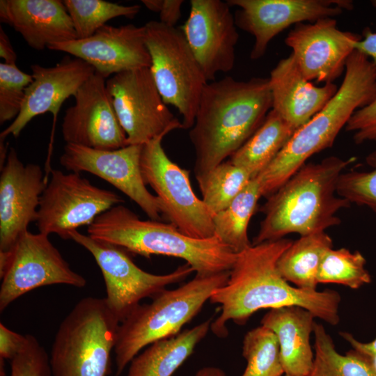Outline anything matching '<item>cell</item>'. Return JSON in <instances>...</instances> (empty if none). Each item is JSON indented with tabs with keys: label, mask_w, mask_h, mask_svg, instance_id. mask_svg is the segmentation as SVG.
I'll return each mask as SVG.
<instances>
[{
	"label": "cell",
	"mask_w": 376,
	"mask_h": 376,
	"mask_svg": "<svg viewBox=\"0 0 376 376\" xmlns=\"http://www.w3.org/2000/svg\"><path fill=\"white\" fill-rule=\"evenodd\" d=\"M292 242L285 238L265 242L237 253L228 281L210 299L211 303L221 305V309L211 323L214 335L226 336V324L230 320L244 324L260 309L289 306L302 307L331 325L339 323L341 297L338 292L292 286L278 271L277 261Z\"/></svg>",
	"instance_id": "obj_1"
},
{
	"label": "cell",
	"mask_w": 376,
	"mask_h": 376,
	"mask_svg": "<svg viewBox=\"0 0 376 376\" xmlns=\"http://www.w3.org/2000/svg\"><path fill=\"white\" fill-rule=\"evenodd\" d=\"M272 104L268 78L226 77L208 82L189 134L196 178L230 157L261 125Z\"/></svg>",
	"instance_id": "obj_2"
},
{
	"label": "cell",
	"mask_w": 376,
	"mask_h": 376,
	"mask_svg": "<svg viewBox=\"0 0 376 376\" xmlns=\"http://www.w3.org/2000/svg\"><path fill=\"white\" fill-rule=\"evenodd\" d=\"M352 161L330 156L318 163L304 164L267 197L261 208L265 217L252 245L280 240L290 233L304 236L324 231L338 225L337 213L350 203L337 194V184Z\"/></svg>",
	"instance_id": "obj_3"
},
{
	"label": "cell",
	"mask_w": 376,
	"mask_h": 376,
	"mask_svg": "<svg viewBox=\"0 0 376 376\" xmlns=\"http://www.w3.org/2000/svg\"><path fill=\"white\" fill-rule=\"evenodd\" d=\"M376 96V67L354 50L336 94L310 120L295 132L269 166L256 178L262 196L275 192L306 161L334 144L352 114Z\"/></svg>",
	"instance_id": "obj_4"
},
{
	"label": "cell",
	"mask_w": 376,
	"mask_h": 376,
	"mask_svg": "<svg viewBox=\"0 0 376 376\" xmlns=\"http://www.w3.org/2000/svg\"><path fill=\"white\" fill-rule=\"evenodd\" d=\"M91 237L145 257L162 255L183 259L198 275L230 271L237 253L215 236L196 239L172 224L142 220L123 204L100 214L88 226Z\"/></svg>",
	"instance_id": "obj_5"
},
{
	"label": "cell",
	"mask_w": 376,
	"mask_h": 376,
	"mask_svg": "<svg viewBox=\"0 0 376 376\" xmlns=\"http://www.w3.org/2000/svg\"><path fill=\"white\" fill-rule=\"evenodd\" d=\"M229 275L230 271L196 274L177 288L162 290L150 303L139 304L118 327L113 350L116 376L143 348L178 334L212 293L226 283Z\"/></svg>",
	"instance_id": "obj_6"
},
{
	"label": "cell",
	"mask_w": 376,
	"mask_h": 376,
	"mask_svg": "<svg viewBox=\"0 0 376 376\" xmlns=\"http://www.w3.org/2000/svg\"><path fill=\"white\" fill-rule=\"evenodd\" d=\"M120 323L105 298L79 300L56 333L52 376H108Z\"/></svg>",
	"instance_id": "obj_7"
},
{
	"label": "cell",
	"mask_w": 376,
	"mask_h": 376,
	"mask_svg": "<svg viewBox=\"0 0 376 376\" xmlns=\"http://www.w3.org/2000/svg\"><path fill=\"white\" fill-rule=\"evenodd\" d=\"M150 70L166 104L178 109L183 129H191L208 83L180 29L151 20L144 25Z\"/></svg>",
	"instance_id": "obj_8"
},
{
	"label": "cell",
	"mask_w": 376,
	"mask_h": 376,
	"mask_svg": "<svg viewBox=\"0 0 376 376\" xmlns=\"http://www.w3.org/2000/svg\"><path fill=\"white\" fill-rule=\"evenodd\" d=\"M158 136L142 146L141 171L143 182L156 193L161 213L184 234L196 239L214 237V214L194 192L189 171L165 152Z\"/></svg>",
	"instance_id": "obj_9"
},
{
	"label": "cell",
	"mask_w": 376,
	"mask_h": 376,
	"mask_svg": "<svg viewBox=\"0 0 376 376\" xmlns=\"http://www.w3.org/2000/svg\"><path fill=\"white\" fill-rule=\"evenodd\" d=\"M88 251L100 267L106 285L107 305L122 322L146 297H154L166 287L184 281L194 269L185 263L166 274H154L139 268L123 249L99 241L75 230L70 234Z\"/></svg>",
	"instance_id": "obj_10"
},
{
	"label": "cell",
	"mask_w": 376,
	"mask_h": 376,
	"mask_svg": "<svg viewBox=\"0 0 376 376\" xmlns=\"http://www.w3.org/2000/svg\"><path fill=\"white\" fill-rule=\"evenodd\" d=\"M48 236L26 230L9 251H0L1 312L18 297L41 286L86 285L85 278L70 268Z\"/></svg>",
	"instance_id": "obj_11"
},
{
	"label": "cell",
	"mask_w": 376,
	"mask_h": 376,
	"mask_svg": "<svg viewBox=\"0 0 376 376\" xmlns=\"http://www.w3.org/2000/svg\"><path fill=\"white\" fill-rule=\"evenodd\" d=\"M40 197L36 224L39 233L64 240L124 200L115 192L93 185L79 173L51 169Z\"/></svg>",
	"instance_id": "obj_12"
},
{
	"label": "cell",
	"mask_w": 376,
	"mask_h": 376,
	"mask_svg": "<svg viewBox=\"0 0 376 376\" xmlns=\"http://www.w3.org/2000/svg\"><path fill=\"white\" fill-rule=\"evenodd\" d=\"M127 145H143L177 129L180 122L164 102L150 68L122 72L106 81Z\"/></svg>",
	"instance_id": "obj_13"
},
{
	"label": "cell",
	"mask_w": 376,
	"mask_h": 376,
	"mask_svg": "<svg viewBox=\"0 0 376 376\" xmlns=\"http://www.w3.org/2000/svg\"><path fill=\"white\" fill-rule=\"evenodd\" d=\"M237 7V27L250 33L254 43L250 53L252 60L265 54L270 41L291 25L314 22L320 19L340 15L343 9L353 7L347 0H228Z\"/></svg>",
	"instance_id": "obj_14"
},
{
	"label": "cell",
	"mask_w": 376,
	"mask_h": 376,
	"mask_svg": "<svg viewBox=\"0 0 376 376\" xmlns=\"http://www.w3.org/2000/svg\"><path fill=\"white\" fill-rule=\"evenodd\" d=\"M142 146L98 150L65 143L59 162L71 172H88L106 180L136 203L150 219L159 221V201L148 190L141 175Z\"/></svg>",
	"instance_id": "obj_15"
},
{
	"label": "cell",
	"mask_w": 376,
	"mask_h": 376,
	"mask_svg": "<svg viewBox=\"0 0 376 376\" xmlns=\"http://www.w3.org/2000/svg\"><path fill=\"white\" fill-rule=\"evenodd\" d=\"M226 1L191 0L188 18L180 28L207 81L234 67L239 34Z\"/></svg>",
	"instance_id": "obj_16"
},
{
	"label": "cell",
	"mask_w": 376,
	"mask_h": 376,
	"mask_svg": "<svg viewBox=\"0 0 376 376\" xmlns=\"http://www.w3.org/2000/svg\"><path fill=\"white\" fill-rule=\"evenodd\" d=\"M105 79L92 75L73 96L75 104L68 107L61 125L66 143L98 150H116L127 146L110 96Z\"/></svg>",
	"instance_id": "obj_17"
},
{
	"label": "cell",
	"mask_w": 376,
	"mask_h": 376,
	"mask_svg": "<svg viewBox=\"0 0 376 376\" xmlns=\"http://www.w3.org/2000/svg\"><path fill=\"white\" fill-rule=\"evenodd\" d=\"M359 35L342 31L334 17L295 25L285 43L303 75L310 81L333 83L345 70Z\"/></svg>",
	"instance_id": "obj_18"
},
{
	"label": "cell",
	"mask_w": 376,
	"mask_h": 376,
	"mask_svg": "<svg viewBox=\"0 0 376 376\" xmlns=\"http://www.w3.org/2000/svg\"><path fill=\"white\" fill-rule=\"evenodd\" d=\"M48 49L86 61L104 79L151 65L145 42V27L132 24L119 26L106 24L88 38L56 43Z\"/></svg>",
	"instance_id": "obj_19"
},
{
	"label": "cell",
	"mask_w": 376,
	"mask_h": 376,
	"mask_svg": "<svg viewBox=\"0 0 376 376\" xmlns=\"http://www.w3.org/2000/svg\"><path fill=\"white\" fill-rule=\"evenodd\" d=\"M41 167L24 165L10 148L0 175V251H9L36 221L40 197L47 184Z\"/></svg>",
	"instance_id": "obj_20"
},
{
	"label": "cell",
	"mask_w": 376,
	"mask_h": 376,
	"mask_svg": "<svg viewBox=\"0 0 376 376\" xmlns=\"http://www.w3.org/2000/svg\"><path fill=\"white\" fill-rule=\"evenodd\" d=\"M33 81L25 90L21 111L17 118L0 134V139L8 135L17 138L36 116L50 112L54 122L63 102L74 96L79 88L95 73L86 61L78 58L63 59L53 67L38 64L31 65Z\"/></svg>",
	"instance_id": "obj_21"
},
{
	"label": "cell",
	"mask_w": 376,
	"mask_h": 376,
	"mask_svg": "<svg viewBox=\"0 0 376 376\" xmlns=\"http://www.w3.org/2000/svg\"><path fill=\"white\" fill-rule=\"evenodd\" d=\"M268 79L272 109L295 131L318 113L338 89L334 83L313 85L301 72L292 54L279 61Z\"/></svg>",
	"instance_id": "obj_22"
},
{
	"label": "cell",
	"mask_w": 376,
	"mask_h": 376,
	"mask_svg": "<svg viewBox=\"0 0 376 376\" xmlns=\"http://www.w3.org/2000/svg\"><path fill=\"white\" fill-rule=\"evenodd\" d=\"M0 20L13 27L36 50L77 39L63 1L1 0Z\"/></svg>",
	"instance_id": "obj_23"
},
{
	"label": "cell",
	"mask_w": 376,
	"mask_h": 376,
	"mask_svg": "<svg viewBox=\"0 0 376 376\" xmlns=\"http://www.w3.org/2000/svg\"><path fill=\"white\" fill-rule=\"evenodd\" d=\"M314 318L309 311L298 306L271 308L263 317L261 325L272 330L278 339L285 375H309L314 361L310 343Z\"/></svg>",
	"instance_id": "obj_24"
},
{
	"label": "cell",
	"mask_w": 376,
	"mask_h": 376,
	"mask_svg": "<svg viewBox=\"0 0 376 376\" xmlns=\"http://www.w3.org/2000/svg\"><path fill=\"white\" fill-rule=\"evenodd\" d=\"M212 319L178 334L157 340L130 362L127 376H172L205 337Z\"/></svg>",
	"instance_id": "obj_25"
},
{
	"label": "cell",
	"mask_w": 376,
	"mask_h": 376,
	"mask_svg": "<svg viewBox=\"0 0 376 376\" xmlns=\"http://www.w3.org/2000/svg\"><path fill=\"white\" fill-rule=\"evenodd\" d=\"M295 132L279 114L271 109L261 125L229 160L247 171L254 178L274 160Z\"/></svg>",
	"instance_id": "obj_26"
},
{
	"label": "cell",
	"mask_w": 376,
	"mask_h": 376,
	"mask_svg": "<svg viewBox=\"0 0 376 376\" xmlns=\"http://www.w3.org/2000/svg\"><path fill=\"white\" fill-rule=\"evenodd\" d=\"M333 248V242L324 231L301 236L283 252L277 261L282 277L297 288L315 290L317 275L325 253Z\"/></svg>",
	"instance_id": "obj_27"
},
{
	"label": "cell",
	"mask_w": 376,
	"mask_h": 376,
	"mask_svg": "<svg viewBox=\"0 0 376 376\" xmlns=\"http://www.w3.org/2000/svg\"><path fill=\"white\" fill-rule=\"evenodd\" d=\"M261 196L258 179L252 178L225 209L213 217L214 236L237 253L252 245L248 226Z\"/></svg>",
	"instance_id": "obj_28"
},
{
	"label": "cell",
	"mask_w": 376,
	"mask_h": 376,
	"mask_svg": "<svg viewBox=\"0 0 376 376\" xmlns=\"http://www.w3.org/2000/svg\"><path fill=\"white\" fill-rule=\"evenodd\" d=\"M313 334L314 361L308 376H376L369 358L354 350L338 353L322 324L315 323Z\"/></svg>",
	"instance_id": "obj_29"
},
{
	"label": "cell",
	"mask_w": 376,
	"mask_h": 376,
	"mask_svg": "<svg viewBox=\"0 0 376 376\" xmlns=\"http://www.w3.org/2000/svg\"><path fill=\"white\" fill-rule=\"evenodd\" d=\"M251 179L247 171L230 160L196 178L202 200L214 215L225 209Z\"/></svg>",
	"instance_id": "obj_30"
},
{
	"label": "cell",
	"mask_w": 376,
	"mask_h": 376,
	"mask_svg": "<svg viewBox=\"0 0 376 376\" xmlns=\"http://www.w3.org/2000/svg\"><path fill=\"white\" fill-rule=\"evenodd\" d=\"M77 38L93 35L106 23L117 17H134L140 11L138 4L123 6L104 0H64Z\"/></svg>",
	"instance_id": "obj_31"
},
{
	"label": "cell",
	"mask_w": 376,
	"mask_h": 376,
	"mask_svg": "<svg viewBox=\"0 0 376 376\" xmlns=\"http://www.w3.org/2000/svg\"><path fill=\"white\" fill-rule=\"evenodd\" d=\"M242 355L247 365L242 376H282L285 374L278 339L266 327L261 325L245 334Z\"/></svg>",
	"instance_id": "obj_32"
},
{
	"label": "cell",
	"mask_w": 376,
	"mask_h": 376,
	"mask_svg": "<svg viewBox=\"0 0 376 376\" xmlns=\"http://www.w3.org/2000/svg\"><path fill=\"white\" fill-rule=\"evenodd\" d=\"M366 260L358 251L346 248L329 249L324 255L317 275L318 283H336L358 289L371 282Z\"/></svg>",
	"instance_id": "obj_33"
},
{
	"label": "cell",
	"mask_w": 376,
	"mask_h": 376,
	"mask_svg": "<svg viewBox=\"0 0 376 376\" xmlns=\"http://www.w3.org/2000/svg\"><path fill=\"white\" fill-rule=\"evenodd\" d=\"M368 171L343 173L337 184V194L350 203L368 207L376 213V150L366 158Z\"/></svg>",
	"instance_id": "obj_34"
},
{
	"label": "cell",
	"mask_w": 376,
	"mask_h": 376,
	"mask_svg": "<svg viewBox=\"0 0 376 376\" xmlns=\"http://www.w3.org/2000/svg\"><path fill=\"white\" fill-rule=\"evenodd\" d=\"M32 81V75L22 72L16 64L0 63L1 125L14 120L19 115L25 90Z\"/></svg>",
	"instance_id": "obj_35"
},
{
	"label": "cell",
	"mask_w": 376,
	"mask_h": 376,
	"mask_svg": "<svg viewBox=\"0 0 376 376\" xmlns=\"http://www.w3.org/2000/svg\"><path fill=\"white\" fill-rule=\"evenodd\" d=\"M10 376H52L49 357L31 334H26L25 343L10 360Z\"/></svg>",
	"instance_id": "obj_36"
},
{
	"label": "cell",
	"mask_w": 376,
	"mask_h": 376,
	"mask_svg": "<svg viewBox=\"0 0 376 376\" xmlns=\"http://www.w3.org/2000/svg\"><path fill=\"white\" fill-rule=\"evenodd\" d=\"M345 127L346 131L352 132L357 144L376 142V96L367 105L357 109Z\"/></svg>",
	"instance_id": "obj_37"
},
{
	"label": "cell",
	"mask_w": 376,
	"mask_h": 376,
	"mask_svg": "<svg viewBox=\"0 0 376 376\" xmlns=\"http://www.w3.org/2000/svg\"><path fill=\"white\" fill-rule=\"evenodd\" d=\"M26 335L16 333L0 323L1 376H5L4 360L12 359L23 347Z\"/></svg>",
	"instance_id": "obj_38"
},
{
	"label": "cell",
	"mask_w": 376,
	"mask_h": 376,
	"mask_svg": "<svg viewBox=\"0 0 376 376\" xmlns=\"http://www.w3.org/2000/svg\"><path fill=\"white\" fill-rule=\"evenodd\" d=\"M150 10L158 13L159 22L169 26H175L181 17L182 0H142Z\"/></svg>",
	"instance_id": "obj_39"
},
{
	"label": "cell",
	"mask_w": 376,
	"mask_h": 376,
	"mask_svg": "<svg viewBox=\"0 0 376 376\" xmlns=\"http://www.w3.org/2000/svg\"><path fill=\"white\" fill-rule=\"evenodd\" d=\"M376 8V0L371 1ZM363 39L357 40L354 44V50L367 56L376 67V32L366 27L363 31Z\"/></svg>",
	"instance_id": "obj_40"
},
{
	"label": "cell",
	"mask_w": 376,
	"mask_h": 376,
	"mask_svg": "<svg viewBox=\"0 0 376 376\" xmlns=\"http://www.w3.org/2000/svg\"><path fill=\"white\" fill-rule=\"evenodd\" d=\"M340 335L359 354L368 358L376 355V338L371 342L362 343L355 339L351 334L341 332Z\"/></svg>",
	"instance_id": "obj_41"
},
{
	"label": "cell",
	"mask_w": 376,
	"mask_h": 376,
	"mask_svg": "<svg viewBox=\"0 0 376 376\" xmlns=\"http://www.w3.org/2000/svg\"><path fill=\"white\" fill-rule=\"evenodd\" d=\"M0 56L4 59L6 63L16 64V53L11 45L9 37L1 26H0Z\"/></svg>",
	"instance_id": "obj_42"
},
{
	"label": "cell",
	"mask_w": 376,
	"mask_h": 376,
	"mask_svg": "<svg viewBox=\"0 0 376 376\" xmlns=\"http://www.w3.org/2000/svg\"><path fill=\"white\" fill-rule=\"evenodd\" d=\"M194 376H228V375L218 367L207 366L201 368Z\"/></svg>",
	"instance_id": "obj_43"
},
{
	"label": "cell",
	"mask_w": 376,
	"mask_h": 376,
	"mask_svg": "<svg viewBox=\"0 0 376 376\" xmlns=\"http://www.w3.org/2000/svg\"><path fill=\"white\" fill-rule=\"evenodd\" d=\"M369 359H370V361L371 362V364H372L375 371L376 372V355L369 358Z\"/></svg>",
	"instance_id": "obj_44"
},
{
	"label": "cell",
	"mask_w": 376,
	"mask_h": 376,
	"mask_svg": "<svg viewBox=\"0 0 376 376\" xmlns=\"http://www.w3.org/2000/svg\"><path fill=\"white\" fill-rule=\"evenodd\" d=\"M284 376H289V375H285H285H284Z\"/></svg>",
	"instance_id": "obj_45"
}]
</instances>
